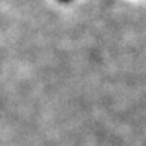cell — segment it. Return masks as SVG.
<instances>
[{"instance_id":"cell-1","label":"cell","mask_w":146,"mask_h":146,"mask_svg":"<svg viewBox=\"0 0 146 146\" xmlns=\"http://www.w3.org/2000/svg\"><path fill=\"white\" fill-rule=\"evenodd\" d=\"M60 2H63V3H67V2H70V0H60Z\"/></svg>"}]
</instances>
